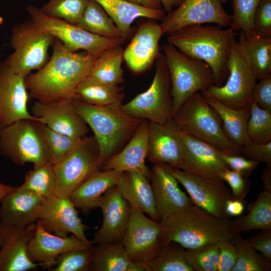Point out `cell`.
<instances>
[{"mask_svg":"<svg viewBox=\"0 0 271 271\" xmlns=\"http://www.w3.org/2000/svg\"><path fill=\"white\" fill-rule=\"evenodd\" d=\"M178 131L184 152L183 170L207 178L222 180V173L229 169L222 157V152L186 134L179 128Z\"/></svg>","mask_w":271,"mask_h":271,"instance_id":"44dd1931","label":"cell"},{"mask_svg":"<svg viewBox=\"0 0 271 271\" xmlns=\"http://www.w3.org/2000/svg\"><path fill=\"white\" fill-rule=\"evenodd\" d=\"M183 0H160L165 12L170 13L175 7H178Z\"/></svg>","mask_w":271,"mask_h":271,"instance_id":"680465c9","label":"cell"},{"mask_svg":"<svg viewBox=\"0 0 271 271\" xmlns=\"http://www.w3.org/2000/svg\"><path fill=\"white\" fill-rule=\"evenodd\" d=\"M148 178L136 172H123L116 185L123 197L132 208L157 221H160L156 207L154 195Z\"/></svg>","mask_w":271,"mask_h":271,"instance_id":"83f0119b","label":"cell"},{"mask_svg":"<svg viewBox=\"0 0 271 271\" xmlns=\"http://www.w3.org/2000/svg\"><path fill=\"white\" fill-rule=\"evenodd\" d=\"M250 113L247 133L251 142L265 144L271 141V111L259 107L254 101L250 105Z\"/></svg>","mask_w":271,"mask_h":271,"instance_id":"b9f144b4","label":"cell"},{"mask_svg":"<svg viewBox=\"0 0 271 271\" xmlns=\"http://www.w3.org/2000/svg\"><path fill=\"white\" fill-rule=\"evenodd\" d=\"M173 120L183 132L206 142L223 153L241 154L242 148L224 134L220 118L200 92L188 98Z\"/></svg>","mask_w":271,"mask_h":271,"instance_id":"5b68a950","label":"cell"},{"mask_svg":"<svg viewBox=\"0 0 271 271\" xmlns=\"http://www.w3.org/2000/svg\"><path fill=\"white\" fill-rule=\"evenodd\" d=\"M227 68L228 76L224 84L213 85L201 93L232 108L250 105L253 101L252 92L257 79L243 45L236 38L230 47Z\"/></svg>","mask_w":271,"mask_h":271,"instance_id":"52a82bcc","label":"cell"},{"mask_svg":"<svg viewBox=\"0 0 271 271\" xmlns=\"http://www.w3.org/2000/svg\"><path fill=\"white\" fill-rule=\"evenodd\" d=\"M1 130L0 129V132H1Z\"/></svg>","mask_w":271,"mask_h":271,"instance_id":"6125c7cd","label":"cell"},{"mask_svg":"<svg viewBox=\"0 0 271 271\" xmlns=\"http://www.w3.org/2000/svg\"><path fill=\"white\" fill-rule=\"evenodd\" d=\"M38 126L47 151L48 161L54 165L68 155L81 140L55 131L39 122Z\"/></svg>","mask_w":271,"mask_h":271,"instance_id":"f35d334b","label":"cell"},{"mask_svg":"<svg viewBox=\"0 0 271 271\" xmlns=\"http://www.w3.org/2000/svg\"><path fill=\"white\" fill-rule=\"evenodd\" d=\"M219 248L217 271H231L237 259V252L234 245L229 240L217 242Z\"/></svg>","mask_w":271,"mask_h":271,"instance_id":"f907efd6","label":"cell"},{"mask_svg":"<svg viewBox=\"0 0 271 271\" xmlns=\"http://www.w3.org/2000/svg\"><path fill=\"white\" fill-rule=\"evenodd\" d=\"M222 4V0H183L162 20L164 35L192 25L213 24L230 27L231 15L225 11Z\"/></svg>","mask_w":271,"mask_h":271,"instance_id":"5bb4252c","label":"cell"},{"mask_svg":"<svg viewBox=\"0 0 271 271\" xmlns=\"http://www.w3.org/2000/svg\"><path fill=\"white\" fill-rule=\"evenodd\" d=\"M230 241L234 245L237 259L231 271H270V261L257 253L240 233L234 234Z\"/></svg>","mask_w":271,"mask_h":271,"instance_id":"74e56055","label":"cell"},{"mask_svg":"<svg viewBox=\"0 0 271 271\" xmlns=\"http://www.w3.org/2000/svg\"><path fill=\"white\" fill-rule=\"evenodd\" d=\"M76 25L99 36L124 40L113 20L93 0L88 1L84 11Z\"/></svg>","mask_w":271,"mask_h":271,"instance_id":"8d00e7d4","label":"cell"},{"mask_svg":"<svg viewBox=\"0 0 271 271\" xmlns=\"http://www.w3.org/2000/svg\"><path fill=\"white\" fill-rule=\"evenodd\" d=\"M261 0H222L223 3L231 2L232 8L230 26L235 32L248 33L252 31L253 17Z\"/></svg>","mask_w":271,"mask_h":271,"instance_id":"f6af8a7d","label":"cell"},{"mask_svg":"<svg viewBox=\"0 0 271 271\" xmlns=\"http://www.w3.org/2000/svg\"><path fill=\"white\" fill-rule=\"evenodd\" d=\"M155 62V72L150 87L128 102L121 104V108L134 118L165 124L173 118L171 83L163 53H159Z\"/></svg>","mask_w":271,"mask_h":271,"instance_id":"ba28073f","label":"cell"},{"mask_svg":"<svg viewBox=\"0 0 271 271\" xmlns=\"http://www.w3.org/2000/svg\"><path fill=\"white\" fill-rule=\"evenodd\" d=\"M45 199L18 187L1 201L0 221L18 228L36 223L38 208Z\"/></svg>","mask_w":271,"mask_h":271,"instance_id":"484cf974","label":"cell"},{"mask_svg":"<svg viewBox=\"0 0 271 271\" xmlns=\"http://www.w3.org/2000/svg\"><path fill=\"white\" fill-rule=\"evenodd\" d=\"M222 157L229 169L248 178L257 167L258 161L249 159L242 154L221 153Z\"/></svg>","mask_w":271,"mask_h":271,"instance_id":"681fc988","label":"cell"},{"mask_svg":"<svg viewBox=\"0 0 271 271\" xmlns=\"http://www.w3.org/2000/svg\"><path fill=\"white\" fill-rule=\"evenodd\" d=\"M172 173L186 189L193 203L214 216L230 220L226 212V202L232 198L224 181L201 176L172 167Z\"/></svg>","mask_w":271,"mask_h":271,"instance_id":"4fadbf2b","label":"cell"},{"mask_svg":"<svg viewBox=\"0 0 271 271\" xmlns=\"http://www.w3.org/2000/svg\"><path fill=\"white\" fill-rule=\"evenodd\" d=\"M149 136L150 122L146 120L139 125L125 147L111 156L101 170L136 171L145 175L149 179L151 170L146 164Z\"/></svg>","mask_w":271,"mask_h":271,"instance_id":"d4e9b609","label":"cell"},{"mask_svg":"<svg viewBox=\"0 0 271 271\" xmlns=\"http://www.w3.org/2000/svg\"><path fill=\"white\" fill-rule=\"evenodd\" d=\"M153 163L167 164L183 170L184 152L178 128L173 119L165 124L150 122L147 158Z\"/></svg>","mask_w":271,"mask_h":271,"instance_id":"cb8c5ba5","label":"cell"},{"mask_svg":"<svg viewBox=\"0 0 271 271\" xmlns=\"http://www.w3.org/2000/svg\"><path fill=\"white\" fill-rule=\"evenodd\" d=\"M160 221L148 218L131 208L128 225L121 242L132 260L147 263L161 249Z\"/></svg>","mask_w":271,"mask_h":271,"instance_id":"e0dca14e","label":"cell"},{"mask_svg":"<svg viewBox=\"0 0 271 271\" xmlns=\"http://www.w3.org/2000/svg\"><path fill=\"white\" fill-rule=\"evenodd\" d=\"M219 248L217 243L185 249L187 263L193 271H217Z\"/></svg>","mask_w":271,"mask_h":271,"instance_id":"7bdbcfd3","label":"cell"},{"mask_svg":"<svg viewBox=\"0 0 271 271\" xmlns=\"http://www.w3.org/2000/svg\"><path fill=\"white\" fill-rule=\"evenodd\" d=\"M124 93L119 86H110L87 77L76 87L73 99L95 106L121 103Z\"/></svg>","mask_w":271,"mask_h":271,"instance_id":"d590c367","label":"cell"},{"mask_svg":"<svg viewBox=\"0 0 271 271\" xmlns=\"http://www.w3.org/2000/svg\"><path fill=\"white\" fill-rule=\"evenodd\" d=\"M162 49L170 77L174 117L193 94L214 85V77L204 61L187 55L169 43L164 44Z\"/></svg>","mask_w":271,"mask_h":271,"instance_id":"8992f818","label":"cell"},{"mask_svg":"<svg viewBox=\"0 0 271 271\" xmlns=\"http://www.w3.org/2000/svg\"><path fill=\"white\" fill-rule=\"evenodd\" d=\"M204 98L219 115L223 131L226 137L241 148L249 146L251 142L247 136V125L250 113V105L235 109L225 105L215 98Z\"/></svg>","mask_w":271,"mask_h":271,"instance_id":"1f68e13d","label":"cell"},{"mask_svg":"<svg viewBox=\"0 0 271 271\" xmlns=\"http://www.w3.org/2000/svg\"><path fill=\"white\" fill-rule=\"evenodd\" d=\"M221 179L230 186L232 198L244 202V198L249 191L250 185L247 178L228 169L222 173Z\"/></svg>","mask_w":271,"mask_h":271,"instance_id":"c3c4849f","label":"cell"},{"mask_svg":"<svg viewBox=\"0 0 271 271\" xmlns=\"http://www.w3.org/2000/svg\"><path fill=\"white\" fill-rule=\"evenodd\" d=\"M162 247L171 241L185 249L229 240L233 235L231 221L218 218L193 204L160 221Z\"/></svg>","mask_w":271,"mask_h":271,"instance_id":"3957f363","label":"cell"},{"mask_svg":"<svg viewBox=\"0 0 271 271\" xmlns=\"http://www.w3.org/2000/svg\"><path fill=\"white\" fill-rule=\"evenodd\" d=\"M122 172L99 170L80 184L69 196L76 208L84 213L98 207L102 196L119 181Z\"/></svg>","mask_w":271,"mask_h":271,"instance_id":"f1b7e54d","label":"cell"},{"mask_svg":"<svg viewBox=\"0 0 271 271\" xmlns=\"http://www.w3.org/2000/svg\"><path fill=\"white\" fill-rule=\"evenodd\" d=\"M12 227V226L0 221V246L3 244L6 236Z\"/></svg>","mask_w":271,"mask_h":271,"instance_id":"94428289","label":"cell"},{"mask_svg":"<svg viewBox=\"0 0 271 271\" xmlns=\"http://www.w3.org/2000/svg\"><path fill=\"white\" fill-rule=\"evenodd\" d=\"M252 31L263 37H271V0H261L254 12Z\"/></svg>","mask_w":271,"mask_h":271,"instance_id":"7dc6e473","label":"cell"},{"mask_svg":"<svg viewBox=\"0 0 271 271\" xmlns=\"http://www.w3.org/2000/svg\"><path fill=\"white\" fill-rule=\"evenodd\" d=\"M92 247L74 234L60 237L49 233L37 221L35 233L28 245L27 251L32 261L38 262L42 268L50 270L62 253Z\"/></svg>","mask_w":271,"mask_h":271,"instance_id":"603a6c76","label":"cell"},{"mask_svg":"<svg viewBox=\"0 0 271 271\" xmlns=\"http://www.w3.org/2000/svg\"><path fill=\"white\" fill-rule=\"evenodd\" d=\"M98 207L102 211L103 221L92 241L94 243L121 242L129 222L131 207L117 185L102 196Z\"/></svg>","mask_w":271,"mask_h":271,"instance_id":"d6986e66","label":"cell"},{"mask_svg":"<svg viewBox=\"0 0 271 271\" xmlns=\"http://www.w3.org/2000/svg\"><path fill=\"white\" fill-rule=\"evenodd\" d=\"M31 114L52 130L75 139H82L89 132V126L71 99L47 103L36 101Z\"/></svg>","mask_w":271,"mask_h":271,"instance_id":"ac0fdd59","label":"cell"},{"mask_svg":"<svg viewBox=\"0 0 271 271\" xmlns=\"http://www.w3.org/2000/svg\"><path fill=\"white\" fill-rule=\"evenodd\" d=\"M26 77L14 72L0 62V129L19 120L31 119L42 123L28 109L29 95Z\"/></svg>","mask_w":271,"mask_h":271,"instance_id":"2e32d148","label":"cell"},{"mask_svg":"<svg viewBox=\"0 0 271 271\" xmlns=\"http://www.w3.org/2000/svg\"><path fill=\"white\" fill-rule=\"evenodd\" d=\"M0 155L21 166L31 163L36 167L49 162L38 122L23 119L2 129Z\"/></svg>","mask_w":271,"mask_h":271,"instance_id":"7c38bea8","label":"cell"},{"mask_svg":"<svg viewBox=\"0 0 271 271\" xmlns=\"http://www.w3.org/2000/svg\"><path fill=\"white\" fill-rule=\"evenodd\" d=\"M26 10L31 20L73 52L82 50L98 57L104 51L120 45L123 42L120 39L96 35L76 25L48 15L40 8L33 6H28Z\"/></svg>","mask_w":271,"mask_h":271,"instance_id":"8fae6325","label":"cell"},{"mask_svg":"<svg viewBox=\"0 0 271 271\" xmlns=\"http://www.w3.org/2000/svg\"><path fill=\"white\" fill-rule=\"evenodd\" d=\"M259 80L253 90V101L261 108L271 111V75Z\"/></svg>","mask_w":271,"mask_h":271,"instance_id":"816d5d0a","label":"cell"},{"mask_svg":"<svg viewBox=\"0 0 271 271\" xmlns=\"http://www.w3.org/2000/svg\"><path fill=\"white\" fill-rule=\"evenodd\" d=\"M47 232L60 237L74 234L91 247L94 243L87 238L88 227L79 218L69 197L52 195L46 198L38 210V220Z\"/></svg>","mask_w":271,"mask_h":271,"instance_id":"9a60e30c","label":"cell"},{"mask_svg":"<svg viewBox=\"0 0 271 271\" xmlns=\"http://www.w3.org/2000/svg\"><path fill=\"white\" fill-rule=\"evenodd\" d=\"M263 190L271 192V163H266L261 176Z\"/></svg>","mask_w":271,"mask_h":271,"instance_id":"6f0895ef","label":"cell"},{"mask_svg":"<svg viewBox=\"0 0 271 271\" xmlns=\"http://www.w3.org/2000/svg\"><path fill=\"white\" fill-rule=\"evenodd\" d=\"M164 35L160 24L151 20L142 23L126 48L123 60L134 73H142L155 62L160 52L159 42Z\"/></svg>","mask_w":271,"mask_h":271,"instance_id":"7402d4cb","label":"cell"},{"mask_svg":"<svg viewBox=\"0 0 271 271\" xmlns=\"http://www.w3.org/2000/svg\"><path fill=\"white\" fill-rule=\"evenodd\" d=\"M92 248L72 250L62 253L58 257L54 266L50 270H90Z\"/></svg>","mask_w":271,"mask_h":271,"instance_id":"bcb514c9","label":"cell"},{"mask_svg":"<svg viewBox=\"0 0 271 271\" xmlns=\"http://www.w3.org/2000/svg\"><path fill=\"white\" fill-rule=\"evenodd\" d=\"M101 167L96 140L94 136L84 137L68 155L54 165L55 185L53 195L69 197Z\"/></svg>","mask_w":271,"mask_h":271,"instance_id":"30bf717a","label":"cell"},{"mask_svg":"<svg viewBox=\"0 0 271 271\" xmlns=\"http://www.w3.org/2000/svg\"><path fill=\"white\" fill-rule=\"evenodd\" d=\"M237 32L216 25H192L168 34V43L182 53L204 61L213 73L215 85L221 86L228 76L227 63Z\"/></svg>","mask_w":271,"mask_h":271,"instance_id":"7a4b0ae2","label":"cell"},{"mask_svg":"<svg viewBox=\"0 0 271 271\" xmlns=\"http://www.w3.org/2000/svg\"><path fill=\"white\" fill-rule=\"evenodd\" d=\"M123 50L120 45L103 52L96 58L88 77L110 86H118L123 81L121 66Z\"/></svg>","mask_w":271,"mask_h":271,"instance_id":"e575fe53","label":"cell"},{"mask_svg":"<svg viewBox=\"0 0 271 271\" xmlns=\"http://www.w3.org/2000/svg\"><path fill=\"white\" fill-rule=\"evenodd\" d=\"M241 154L258 162L271 163V141L265 144L251 143L247 147H242Z\"/></svg>","mask_w":271,"mask_h":271,"instance_id":"db71d44e","label":"cell"},{"mask_svg":"<svg viewBox=\"0 0 271 271\" xmlns=\"http://www.w3.org/2000/svg\"><path fill=\"white\" fill-rule=\"evenodd\" d=\"M37 222L23 228L12 227L0 246V271H26L39 264L32 261L27 246L34 236Z\"/></svg>","mask_w":271,"mask_h":271,"instance_id":"4316f807","label":"cell"},{"mask_svg":"<svg viewBox=\"0 0 271 271\" xmlns=\"http://www.w3.org/2000/svg\"><path fill=\"white\" fill-rule=\"evenodd\" d=\"M127 2L147 9H162L160 0H126Z\"/></svg>","mask_w":271,"mask_h":271,"instance_id":"9f6ffc18","label":"cell"},{"mask_svg":"<svg viewBox=\"0 0 271 271\" xmlns=\"http://www.w3.org/2000/svg\"><path fill=\"white\" fill-rule=\"evenodd\" d=\"M55 185L54 165L47 162L27 172L24 183L18 188L47 198L53 195Z\"/></svg>","mask_w":271,"mask_h":271,"instance_id":"60d3db41","label":"cell"},{"mask_svg":"<svg viewBox=\"0 0 271 271\" xmlns=\"http://www.w3.org/2000/svg\"><path fill=\"white\" fill-rule=\"evenodd\" d=\"M246 240L267 260L271 261V229L261 230Z\"/></svg>","mask_w":271,"mask_h":271,"instance_id":"f5cc1de1","label":"cell"},{"mask_svg":"<svg viewBox=\"0 0 271 271\" xmlns=\"http://www.w3.org/2000/svg\"><path fill=\"white\" fill-rule=\"evenodd\" d=\"M72 100L94 133L102 167L142 122L124 112L121 103L95 106Z\"/></svg>","mask_w":271,"mask_h":271,"instance_id":"277c9868","label":"cell"},{"mask_svg":"<svg viewBox=\"0 0 271 271\" xmlns=\"http://www.w3.org/2000/svg\"><path fill=\"white\" fill-rule=\"evenodd\" d=\"M151 271H193L187 263L185 249L171 241L147 262Z\"/></svg>","mask_w":271,"mask_h":271,"instance_id":"ab89813d","label":"cell"},{"mask_svg":"<svg viewBox=\"0 0 271 271\" xmlns=\"http://www.w3.org/2000/svg\"><path fill=\"white\" fill-rule=\"evenodd\" d=\"M247 209V215L231 221L233 235L246 230L271 229V192L261 190Z\"/></svg>","mask_w":271,"mask_h":271,"instance_id":"836d02e7","label":"cell"},{"mask_svg":"<svg viewBox=\"0 0 271 271\" xmlns=\"http://www.w3.org/2000/svg\"><path fill=\"white\" fill-rule=\"evenodd\" d=\"M54 38L32 20L13 26L10 39L14 52L4 62L15 73L26 77L47 62Z\"/></svg>","mask_w":271,"mask_h":271,"instance_id":"9c48e42d","label":"cell"},{"mask_svg":"<svg viewBox=\"0 0 271 271\" xmlns=\"http://www.w3.org/2000/svg\"><path fill=\"white\" fill-rule=\"evenodd\" d=\"M49 61L25 78L29 96L42 103L73 99L79 83L87 77L97 57L73 52L54 38Z\"/></svg>","mask_w":271,"mask_h":271,"instance_id":"6da1fadb","label":"cell"},{"mask_svg":"<svg viewBox=\"0 0 271 271\" xmlns=\"http://www.w3.org/2000/svg\"><path fill=\"white\" fill-rule=\"evenodd\" d=\"M172 169V167L167 164L153 163L151 170L150 179L160 221L194 204L180 189Z\"/></svg>","mask_w":271,"mask_h":271,"instance_id":"ffe728a7","label":"cell"},{"mask_svg":"<svg viewBox=\"0 0 271 271\" xmlns=\"http://www.w3.org/2000/svg\"><path fill=\"white\" fill-rule=\"evenodd\" d=\"M244 210V202L232 198L226 203L225 211L229 217L240 216Z\"/></svg>","mask_w":271,"mask_h":271,"instance_id":"11a10c76","label":"cell"},{"mask_svg":"<svg viewBox=\"0 0 271 271\" xmlns=\"http://www.w3.org/2000/svg\"><path fill=\"white\" fill-rule=\"evenodd\" d=\"M98 244L92 248L90 270L151 271L146 262L132 260L121 241Z\"/></svg>","mask_w":271,"mask_h":271,"instance_id":"f546056e","label":"cell"},{"mask_svg":"<svg viewBox=\"0 0 271 271\" xmlns=\"http://www.w3.org/2000/svg\"><path fill=\"white\" fill-rule=\"evenodd\" d=\"M17 187L0 183V202L8 194L16 190Z\"/></svg>","mask_w":271,"mask_h":271,"instance_id":"91938a15","label":"cell"},{"mask_svg":"<svg viewBox=\"0 0 271 271\" xmlns=\"http://www.w3.org/2000/svg\"><path fill=\"white\" fill-rule=\"evenodd\" d=\"M238 41L245 50L257 80L271 75V37H261L253 31H240Z\"/></svg>","mask_w":271,"mask_h":271,"instance_id":"d6a6232c","label":"cell"},{"mask_svg":"<svg viewBox=\"0 0 271 271\" xmlns=\"http://www.w3.org/2000/svg\"><path fill=\"white\" fill-rule=\"evenodd\" d=\"M113 20L125 39L131 32V26L139 18L162 20L165 12L162 9H150L132 4L126 0H93Z\"/></svg>","mask_w":271,"mask_h":271,"instance_id":"4dcf8cb0","label":"cell"},{"mask_svg":"<svg viewBox=\"0 0 271 271\" xmlns=\"http://www.w3.org/2000/svg\"><path fill=\"white\" fill-rule=\"evenodd\" d=\"M88 0H49L41 9L46 14L76 25Z\"/></svg>","mask_w":271,"mask_h":271,"instance_id":"ee69618b","label":"cell"}]
</instances>
